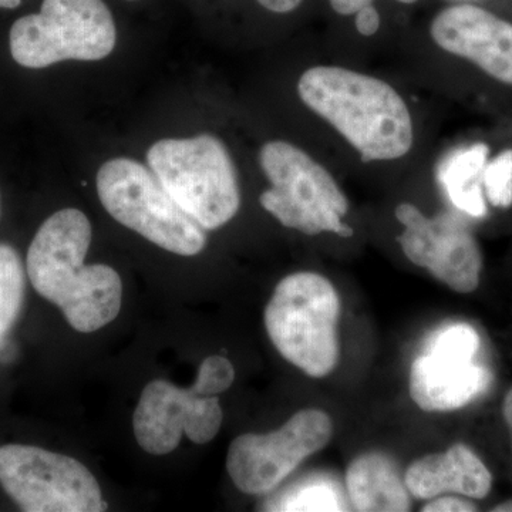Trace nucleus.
I'll return each mask as SVG.
<instances>
[{
	"label": "nucleus",
	"instance_id": "obj_21",
	"mask_svg": "<svg viewBox=\"0 0 512 512\" xmlns=\"http://www.w3.org/2000/svg\"><path fill=\"white\" fill-rule=\"evenodd\" d=\"M477 510V505L471 498L454 494H444L431 498L429 503L421 508L423 512H474Z\"/></svg>",
	"mask_w": 512,
	"mask_h": 512
},
{
	"label": "nucleus",
	"instance_id": "obj_10",
	"mask_svg": "<svg viewBox=\"0 0 512 512\" xmlns=\"http://www.w3.org/2000/svg\"><path fill=\"white\" fill-rule=\"evenodd\" d=\"M480 335L467 323H451L434 332L409 373L410 397L427 413L466 407L487 392L490 370L476 363Z\"/></svg>",
	"mask_w": 512,
	"mask_h": 512
},
{
	"label": "nucleus",
	"instance_id": "obj_4",
	"mask_svg": "<svg viewBox=\"0 0 512 512\" xmlns=\"http://www.w3.org/2000/svg\"><path fill=\"white\" fill-rule=\"evenodd\" d=\"M259 165L271 183L259 202L285 228L352 237L353 229L343 222L350 210L348 195L311 154L288 141L272 140L259 151Z\"/></svg>",
	"mask_w": 512,
	"mask_h": 512
},
{
	"label": "nucleus",
	"instance_id": "obj_25",
	"mask_svg": "<svg viewBox=\"0 0 512 512\" xmlns=\"http://www.w3.org/2000/svg\"><path fill=\"white\" fill-rule=\"evenodd\" d=\"M503 419L505 426H507L508 433H510L511 450H512V387L505 394L503 402Z\"/></svg>",
	"mask_w": 512,
	"mask_h": 512
},
{
	"label": "nucleus",
	"instance_id": "obj_3",
	"mask_svg": "<svg viewBox=\"0 0 512 512\" xmlns=\"http://www.w3.org/2000/svg\"><path fill=\"white\" fill-rule=\"evenodd\" d=\"M342 302L326 276L302 271L276 285L264 313L266 333L286 362L313 379L336 369Z\"/></svg>",
	"mask_w": 512,
	"mask_h": 512
},
{
	"label": "nucleus",
	"instance_id": "obj_9",
	"mask_svg": "<svg viewBox=\"0 0 512 512\" xmlns=\"http://www.w3.org/2000/svg\"><path fill=\"white\" fill-rule=\"evenodd\" d=\"M332 437L333 420L328 413L299 410L278 430L234 439L227 454L229 477L241 493H272L306 458L328 446Z\"/></svg>",
	"mask_w": 512,
	"mask_h": 512
},
{
	"label": "nucleus",
	"instance_id": "obj_22",
	"mask_svg": "<svg viewBox=\"0 0 512 512\" xmlns=\"http://www.w3.org/2000/svg\"><path fill=\"white\" fill-rule=\"evenodd\" d=\"M355 26L357 32L365 37L375 36L379 32L382 19H380L379 10L372 5L363 6L362 9L355 13Z\"/></svg>",
	"mask_w": 512,
	"mask_h": 512
},
{
	"label": "nucleus",
	"instance_id": "obj_16",
	"mask_svg": "<svg viewBox=\"0 0 512 512\" xmlns=\"http://www.w3.org/2000/svg\"><path fill=\"white\" fill-rule=\"evenodd\" d=\"M490 147L484 143L454 151L439 168V181L447 192L448 200L458 211L473 218L487 214L483 190V171Z\"/></svg>",
	"mask_w": 512,
	"mask_h": 512
},
{
	"label": "nucleus",
	"instance_id": "obj_1",
	"mask_svg": "<svg viewBox=\"0 0 512 512\" xmlns=\"http://www.w3.org/2000/svg\"><path fill=\"white\" fill-rule=\"evenodd\" d=\"M90 244L89 218L76 208H64L42 222L26 254L30 284L80 333L109 325L123 303V282L116 269L84 265Z\"/></svg>",
	"mask_w": 512,
	"mask_h": 512
},
{
	"label": "nucleus",
	"instance_id": "obj_8",
	"mask_svg": "<svg viewBox=\"0 0 512 512\" xmlns=\"http://www.w3.org/2000/svg\"><path fill=\"white\" fill-rule=\"evenodd\" d=\"M0 485L26 512L107 510L92 471L76 458L26 444L0 447Z\"/></svg>",
	"mask_w": 512,
	"mask_h": 512
},
{
	"label": "nucleus",
	"instance_id": "obj_18",
	"mask_svg": "<svg viewBox=\"0 0 512 512\" xmlns=\"http://www.w3.org/2000/svg\"><path fill=\"white\" fill-rule=\"evenodd\" d=\"M345 501L328 481H311L292 488L288 494L281 495L269 510L274 511H346Z\"/></svg>",
	"mask_w": 512,
	"mask_h": 512
},
{
	"label": "nucleus",
	"instance_id": "obj_7",
	"mask_svg": "<svg viewBox=\"0 0 512 512\" xmlns=\"http://www.w3.org/2000/svg\"><path fill=\"white\" fill-rule=\"evenodd\" d=\"M97 194L114 220L165 251L194 256L207 245L205 229L136 160L113 158L101 165Z\"/></svg>",
	"mask_w": 512,
	"mask_h": 512
},
{
	"label": "nucleus",
	"instance_id": "obj_11",
	"mask_svg": "<svg viewBox=\"0 0 512 512\" xmlns=\"http://www.w3.org/2000/svg\"><path fill=\"white\" fill-rule=\"evenodd\" d=\"M404 231L397 237L404 256L457 293L480 286L483 254L470 229L451 215L430 218L412 202L394 210Z\"/></svg>",
	"mask_w": 512,
	"mask_h": 512
},
{
	"label": "nucleus",
	"instance_id": "obj_20",
	"mask_svg": "<svg viewBox=\"0 0 512 512\" xmlns=\"http://www.w3.org/2000/svg\"><path fill=\"white\" fill-rule=\"evenodd\" d=\"M234 380L235 369L227 357L210 356L202 360L194 383L207 396H220L227 392Z\"/></svg>",
	"mask_w": 512,
	"mask_h": 512
},
{
	"label": "nucleus",
	"instance_id": "obj_26",
	"mask_svg": "<svg viewBox=\"0 0 512 512\" xmlns=\"http://www.w3.org/2000/svg\"><path fill=\"white\" fill-rule=\"evenodd\" d=\"M25 0H0V12L19 9Z\"/></svg>",
	"mask_w": 512,
	"mask_h": 512
},
{
	"label": "nucleus",
	"instance_id": "obj_12",
	"mask_svg": "<svg viewBox=\"0 0 512 512\" xmlns=\"http://www.w3.org/2000/svg\"><path fill=\"white\" fill-rule=\"evenodd\" d=\"M224 412L218 396H207L192 384L188 389L167 380L144 387L133 417L138 446L153 456L173 453L183 434L207 444L220 433Z\"/></svg>",
	"mask_w": 512,
	"mask_h": 512
},
{
	"label": "nucleus",
	"instance_id": "obj_23",
	"mask_svg": "<svg viewBox=\"0 0 512 512\" xmlns=\"http://www.w3.org/2000/svg\"><path fill=\"white\" fill-rule=\"evenodd\" d=\"M396 2L404 3V5H413L419 0H396ZM330 6L338 15L352 16L357 10L366 5H372L373 0H329Z\"/></svg>",
	"mask_w": 512,
	"mask_h": 512
},
{
	"label": "nucleus",
	"instance_id": "obj_5",
	"mask_svg": "<svg viewBox=\"0 0 512 512\" xmlns=\"http://www.w3.org/2000/svg\"><path fill=\"white\" fill-rule=\"evenodd\" d=\"M148 168L165 190L202 228L227 225L241 207L237 168L227 146L212 134L157 141Z\"/></svg>",
	"mask_w": 512,
	"mask_h": 512
},
{
	"label": "nucleus",
	"instance_id": "obj_24",
	"mask_svg": "<svg viewBox=\"0 0 512 512\" xmlns=\"http://www.w3.org/2000/svg\"><path fill=\"white\" fill-rule=\"evenodd\" d=\"M256 2L269 12L285 15V13H291L298 9L303 0H256Z\"/></svg>",
	"mask_w": 512,
	"mask_h": 512
},
{
	"label": "nucleus",
	"instance_id": "obj_15",
	"mask_svg": "<svg viewBox=\"0 0 512 512\" xmlns=\"http://www.w3.org/2000/svg\"><path fill=\"white\" fill-rule=\"evenodd\" d=\"M349 505L360 512L412 510V494L396 461L380 451L360 454L350 461L345 474Z\"/></svg>",
	"mask_w": 512,
	"mask_h": 512
},
{
	"label": "nucleus",
	"instance_id": "obj_17",
	"mask_svg": "<svg viewBox=\"0 0 512 512\" xmlns=\"http://www.w3.org/2000/svg\"><path fill=\"white\" fill-rule=\"evenodd\" d=\"M26 275V265L16 248L0 242V346L22 312Z\"/></svg>",
	"mask_w": 512,
	"mask_h": 512
},
{
	"label": "nucleus",
	"instance_id": "obj_2",
	"mask_svg": "<svg viewBox=\"0 0 512 512\" xmlns=\"http://www.w3.org/2000/svg\"><path fill=\"white\" fill-rule=\"evenodd\" d=\"M298 96L366 163L402 160L413 150L416 130L409 104L379 77L318 64L299 77Z\"/></svg>",
	"mask_w": 512,
	"mask_h": 512
},
{
	"label": "nucleus",
	"instance_id": "obj_29",
	"mask_svg": "<svg viewBox=\"0 0 512 512\" xmlns=\"http://www.w3.org/2000/svg\"><path fill=\"white\" fill-rule=\"evenodd\" d=\"M127 2H136V0H127Z\"/></svg>",
	"mask_w": 512,
	"mask_h": 512
},
{
	"label": "nucleus",
	"instance_id": "obj_6",
	"mask_svg": "<svg viewBox=\"0 0 512 512\" xmlns=\"http://www.w3.org/2000/svg\"><path fill=\"white\" fill-rule=\"evenodd\" d=\"M116 40V22L103 0H42L8 30L10 59L25 70L66 60L96 62L113 52Z\"/></svg>",
	"mask_w": 512,
	"mask_h": 512
},
{
	"label": "nucleus",
	"instance_id": "obj_14",
	"mask_svg": "<svg viewBox=\"0 0 512 512\" xmlns=\"http://www.w3.org/2000/svg\"><path fill=\"white\" fill-rule=\"evenodd\" d=\"M404 483L417 500L444 494L483 500L493 488V474L473 448L456 443L414 460L404 473Z\"/></svg>",
	"mask_w": 512,
	"mask_h": 512
},
{
	"label": "nucleus",
	"instance_id": "obj_27",
	"mask_svg": "<svg viewBox=\"0 0 512 512\" xmlns=\"http://www.w3.org/2000/svg\"><path fill=\"white\" fill-rule=\"evenodd\" d=\"M493 512H512V500L504 501V503H500L495 505Z\"/></svg>",
	"mask_w": 512,
	"mask_h": 512
},
{
	"label": "nucleus",
	"instance_id": "obj_28",
	"mask_svg": "<svg viewBox=\"0 0 512 512\" xmlns=\"http://www.w3.org/2000/svg\"><path fill=\"white\" fill-rule=\"evenodd\" d=\"M3 211V197H2V188H0V218H2Z\"/></svg>",
	"mask_w": 512,
	"mask_h": 512
},
{
	"label": "nucleus",
	"instance_id": "obj_19",
	"mask_svg": "<svg viewBox=\"0 0 512 512\" xmlns=\"http://www.w3.org/2000/svg\"><path fill=\"white\" fill-rule=\"evenodd\" d=\"M485 200L498 210L512 207V150L487 161L483 171Z\"/></svg>",
	"mask_w": 512,
	"mask_h": 512
},
{
	"label": "nucleus",
	"instance_id": "obj_13",
	"mask_svg": "<svg viewBox=\"0 0 512 512\" xmlns=\"http://www.w3.org/2000/svg\"><path fill=\"white\" fill-rule=\"evenodd\" d=\"M430 36L443 52L466 59L491 79L512 86V23L466 3L437 13Z\"/></svg>",
	"mask_w": 512,
	"mask_h": 512
}]
</instances>
